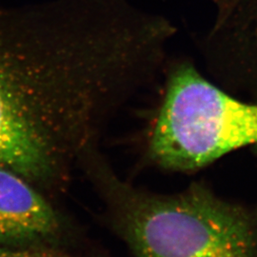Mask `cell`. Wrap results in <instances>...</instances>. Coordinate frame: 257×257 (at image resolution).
<instances>
[{
  "label": "cell",
  "instance_id": "1",
  "mask_svg": "<svg viewBox=\"0 0 257 257\" xmlns=\"http://www.w3.org/2000/svg\"><path fill=\"white\" fill-rule=\"evenodd\" d=\"M168 36L130 0L0 4V167L60 186L106 115L163 72Z\"/></svg>",
  "mask_w": 257,
  "mask_h": 257
},
{
  "label": "cell",
  "instance_id": "2",
  "mask_svg": "<svg viewBox=\"0 0 257 257\" xmlns=\"http://www.w3.org/2000/svg\"><path fill=\"white\" fill-rule=\"evenodd\" d=\"M124 224L137 257H257L251 215L198 187L139 198Z\"/></svg>",
  "mask_w": 257,
  "mask_h": 257
},
{
  "label": "cell",
  "instance_id": "3",
  "mask_svg": "<svg viewBox=\"0 0 257 257\" xmlns=\"http://www.w3.org/2000/svg\"><path fill=\"white\" fill-rule=\"evenodd\" d=\"M63 223L41 190L0 167V246L56 248Z\"/></svg>",
  "mask_w": 257,
  "mask_h": 257
},
{
  "label": "cell",
  "instance_id": "4",
  "mask_svg": "<svg viewBox=\"0 0 257 257\" xmlns=\"http://www.w3.org/2000/svg\"><path fill=\"white\" fill-rule=\"evenodd\" d=\"M0 257H72L60 248L0 246Z\"/></svg>",
  "mask_w": 257,
  "mask_h": 257
}]
</instances>
